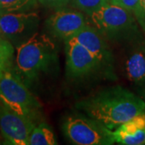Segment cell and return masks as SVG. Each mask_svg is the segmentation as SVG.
Masks as SVG:
<instances>
[{
	"label": "cell",
	"mask_w": 145,
	"mask_h": 145,
	"mask_svg": "<svg viewBox=\"0 0 145 145\" xmlns=\"http://www.w3.org/2000/svg\"><path fill=\"white\" fill-rule=\"evenodd\" d=\"M78 110L114 131L133 117L144 112L145 101L122 86L103 89L76 104Z\"/></svg>",
	"instance_id": "1"
},
{
	"label": "cell",
	"mask_w": 145,
	"mask_h": 145,
	"mask_svg": "<svg viewBox=\"0 0 145 145\" xmlns=\"http://www.w3.org/2000/svg\"><path fill=\"white\" fill-rule=\"evenodd\" d=\"M57 46L44 33L36 32L16 48V73L24 82H32L56 65Z\"/></svg>",
	"instance_id": "2"
},
{
	"label": "cell",
	"mask_w": 145,
	"mask_h": 145,
	"mask_svg": "<svg viewBox=\"0 0 145 145\" xmlns=\"http://www.w3.org/2000/svg\"><path fill=\"white\" fill-rule=\"evenodd\" d=\"M90 19L107 40L129 42L140 36L133 12L119 6L107 3L93 12Z\"/></svg>",
	"instance_id": "3"
},
{
	"label": "cell",
	"mask_w": 145,
	"mask_h": 145,
	"mask_svg": "<svg viewBox=\"0 0 145 145\" xmlns=\"http://www.w3.org/2000/svg\"><path fill=\"white\" fill-rule=\"evenodd\" d=\"M0 101L16 113L36 123L40 116V103L24 81L10 69L0 76Z\"/></svg>",
	"instance_id": "4"
},
{
	"label": "cell",
	"mask_w": 145,
	"mask_h": 145,
	"mask_svg": "<svg viewBox=\"0 0 145 145\" xmlns=\"http://www.w3.org/2000/svg\"><path fill=\"white\" fill-rule=\"evenodd\" d=\"M65 135L77 145H110L115 143L113 131L86 114H70L63 123Z\"/></svg>",
	"instance_id": "5"
},
{
	"label": "cell",
	"mask_w": 145,
	"mask_h": 145,
	"mask_svg": "<svg viewBox=\"0 0 145 145\" xmlns=\"http://www.w3.org/2000/svg\"><path fill=\"white\" fill-rule=\"evenodd\" d=\"M40 16L33 11L0 14V33L2 36L17 45L29 39L40 24Z\"/></svg>",
	"instance_id": "6"
},
{
	"label": "cell",
	"mask_w": 145,
	"mask_h": 145,
	"mask_svg": "<svg viewBox=\"0 0 145 145\" xmlns=\"http://www.w3.org/2000/svg\"><path fill=\"white\" fill-rule=\"evenodd\" d=\"M66 73L73 79L88 77L103 69L98 59L74 38L65 40Z\"/></svg>",
	"instance_id": "7"
},
{
	"label": "cell",
	"mask_w": 145,
	"mask_h": 145,
	"mask_svg": "<svg viewBox=\"0 0 145 145\" xmlns=\"http://www.w3.org/2000/svg\"><path fill=\"white\" fill-rule=\"evenodd\" d=\"M36 122L17 114L0 101V131L7 144L28 145Z\"/></svg>",
	"instance_id": "8"
},
{
	"label": "cell",
	"mask_w": 145,
	"mask_h": 145,
	"mask_svg": "<svg viewBox=\"0 0 145 145\" xmlns=\"http://www.w3.org/2000/svg\"><path fill=\"white\" fill-rule=\"evenodd\" d=\"M123 68L125 77L136 94L145 101V42L140 36L129 41Z\"/></svg>",
	"instance_id": "9"
},
{
	"label": "cell",
	"mask_w": 145,
	"mask_h": 145,
	"mask_svg": "<svg viewBox=\"0 0 145 145\" xmlns=\"http://www.w3.org/2000/svg\"><path fill=\"white\" fill-rule=\"evenodd\" d=\"M87 24L82 11L64 7L58 9L45 21V27L49 34L64 41L75 36Z\"/></svg>",
	"instance_id": "10"
},
{
	"label": "cell",
	"mask_w": 145,
	"mask_h": 145,
	"mask_svg": "<svg viewBox=\"0 0 145 145\" xmlns=\"http://www.w3.org/2000/svg\"><path fill=\"white\" fill-rule=\"evenodd\" d=\"M72 37L98 59L102 69L110 70L113 67L114 57L107 44V40L95 27L87 24Z\"/></svg>",
	"instance_id": "11"
},
{
	"label": "cell",
	"mask_w": 145,
	"mask_h": 145,
	"mask_svg": "<svg viewBox=\"0 0 145 145\" xmlns=\"http://www.w3.org/2000/svg\"><path fill=\"white\" fill-rule=\"evenodd\" d=\"M113 136L119 144H145V112L119 126L113 131Z\"/></svg>",
	"instance_id": "12"
},
{
	"label": "cell",
	"mask_w": 145,
	"mask_h": 145,
	"mask_svg": "<svg viewBox=\"0 0 145 145\" xmlns=\"http://www.w3.org/2000/svg\"><path fill=\"white\" fill-rule=\"evenodd\" d=\"M57 144L52 128L44 122L36 125L28 140V145H55Z\"/></svg>",
	"instance_id": "13"
},
{
	"label": "cell",
	"mask_w": 145,
	"mask_h": 145,
	"mask_svg": "<svg viewBox=\"0 0 145 145\" xmlns=\"http://www.w3.org/2000/svg\"><path fill=\"white\" fill-rule=\"evenodd\" d=\"M36 3L37 0H0V14L30 11Z\"/></svg>",
	"instance_id": "14"
},
{
	"label": "cell",
	"mask_w": 145,
	"mask_h": 145,
	"mask_svg": "<svg viewBox=\"0 0 145 145\" xmlns=\"http://www.w3.org/2000/svg\"><path fill=\"white\" fill-rule=\"evenodd\" d=\"M71 3L77 10L90 16L102 7L110 3V0H71Z\"/></svg>",
	"instance_id": "15"
},
{
	"label": "cell",
	"mask_w": 145,
	"mask_h": 145,
	"mask_svg": "<svg viewBox=\"0 0 145 145\" xmlns=\"http://www.w3.org/2000/svg\"><path fill=\"white\" fill-rule=\"evenodd\" d=\"M14 48L13 44L8 40H6L0 44V76L3 72L10 69L13 61Z\"/></svg>",
	"instance_id": "16"
},
{
	"label": "cell",
	"mask_w": 145,
	"mask_h": 145,
	"mask_svg": "<svg viewBox=\"0 0 145 145\" xmlns=\"http://www.w3.org/2000/svg\"><path fill=\"white\" fill-rule=\"evenodd\" d=\"M133 14L138 24L145 33V0H140Z\"/></svg>",
	"instance_id": "17"
},
{
	"label": "cell",
	"mask_w": 145,
	"mask_h": 145,
	"mask_svg": "<svg viewBox=\"0 0 145 145\" xmlns=\"http://www.w3.org/2000/svg\"><path fill=\"white\" fill-rule=\"evenodd\" d=\"M41 5L52 9H60L67 6L71 0H38Z\"/></svg>",
	"instance_id": "18"
},
{
	"label": "cell",
	"mask_w": 145,
	"mask_h": 145,
	"mask_svg": "<svg viewBox=\"0 0 145 145\" xmlns=\"http://www.w3.org/2000/svg\"><path fill=\"white\" fill-rule=\"evenodd\" d=\"M140 0H110V3L117 5L133 12Z\"/></svg>",
	"instance_id": "19"
},
{
	"label": "cell",
	"mask_w": 145,
	"mask_h": 145,
	"mask_svg": "<svg viewBox=\"0 0 145 145\" xmlns=\"http://www.w3.org/2000/svg\"><path fill=\"white\" fill-rule=\"evenodd\" d=\"M6 40H6V39H4L3 36H2V35H1V33H0V44H3V42H5Z\"/></svg>",
	"instance_id": "20"
},
{
	"label": "cell",
	"mask_w": 145,
	"mask_h": 145,
	"mask_svg": "<svg viewBox=\"0 0 145 145\" xmlns=\"http://www.w3.org/2000/svg\"><path fill=\"white\" fill-rule=\"evenodd\" d=\"M144 112H145V110H144Z\"/></svg>",
	"instance_id": "21"
}]
</instances>
